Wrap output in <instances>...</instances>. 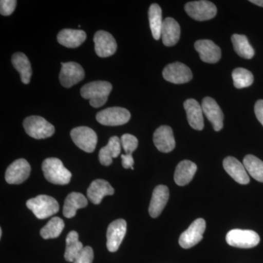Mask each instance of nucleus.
Listing matches in <instances>:
<instances>
[{
  "label": "nucleus",
  "instance_id": "1",
  "mask_svg": "<svg viewBox=\"0 0 263 263\" xmlns=\"http://www.w3.org/2000/svg\"><path fill=\"white\" fill-rule=\"evenodd\" d=\"M111 90L112 85L108 81H93L81 88V95L82 98L89 100L91 106L98 108L105 105Z\"/></svg>",
  "mask_w": 263,
  "mask_h": 263
},
{
  "label": "nucleus",
  "instance_id": "2",
  "mask_svg": "<svg viewBox=\"0 0 263 263\" xmlns=\"http://www.w3.org/2000/svg\"><path fill=\"white\" fill-rule=\"evenodd\" d=\"M42 169L45 178L49 182L58 185L70 183L72 174L59 159L54 157L46 159L43 161Z\"/></svg>",
  "mask_w": 263,
  "mask_h": 263
},
{
  "label": "nucleus",
  "instance_id": "3",
  "mask_svg": "<svg viewBox=\"0 0 263 263\" xmlns=\"http://www.w3.org/2000/svg\"><path fill=\"white\" fill-rule=\"evenodd\" d=\"M27 206L39 219H47L60 210L58 202L48 195H38L27 202Z\"/></svg>",
  "mask_w": 263,
  "mask_h": 263
},
{
  "label": "nucleus",
  "instance_id": "4",
  "mask_svg": "<svg viewBox=\"0 0 263 263\" xmlns=\"http://www.w3.org/2000/svg\"><path fill=\"white\" fill-rule=\"evenodd\" d=\"M23 126L28 136L34 139H45L54 134L55 128L44 118L31 116L24 119Z\"/></svg>",
  "mask_w": 263,
  "mask_h": 263
},
{
  "label": "nucleus",
  "instance_id": "5",
  "mask_svg": "<svg viewBox=\"0 0 263 263\" xmlns=\"http://www.w3.org/2000/svg\"><path fill=\"white\" fill-rule=\"evenodd\" d=\"M226 240L231 247L250 249L258 245L260 238L253 230L234 229L228 232Z\"/></svg>",
  "mask_w": 263,
  "mask_h": 263
},
{
  "label": "nucleus",
  "instance_id": "6",
  "mask_svg": "<svg viewBox=\"0 0 263 263\" xmlns=\"http://www.w3.org/2000/svg\"><path fill=\"white\" fill-rule=\"evenodd\" d=\"M131 114L126 108L111 107L97 114L96 119L105 126H120L125 124L130 119Z\"/></svg>",
  "mask_w": 263,
  "mask_h": 263
},
{
  "label": "nucleus",
  "instance_id": "7",
  "mask_svg": "<svg viewBox=\"0 0 263 263\" xmlns=\"http://www.w3.org/2000/svg\"><path fill=\"white\" fill-rule=\"evenodd\" d=\"M185 11L192 18L199 22L210 20L216 16L217 13L216 5L212 2H190L185 5Z\"/></svg>",
  "mask_w": 263,
  "mask_h": 263
},
{
  "label": "nucleus",
  "instance_id": "8",
  "mask_svg": "<svg viewBox=\"0 0 263 263\" xmlns=\"http://www.w3.org/2000/svg\"><path fill=\"white\" fill-rule=\"evenodd\" d=\"M70 136L76 146L87 153H91L96 148L98 136L91 128L87 127L74 128L71 130Z\"/></svg>",
  "mask_w": 263,
  "mask_h": 263
},
{
  "label": "nucleus",
  "instance_id": "9",
  "mask_svg": "<svg viewBox=\"0 0 263 263\" xmlns=\"http://www.w3.org/2000/svg\"><path fill=\"white\" fill-rule=\"evenodd\" d=\"M162 76L168 82L175 84H182L190 82L193 79L191 70L181 62L169 64L164 67Z\"/></svg>",
  "mask_w": 263,
  "mask_h": 263
},
{
  "label": "nucleus",
  "instance_id": "10",
  "mask_svg": "<svg viewBox=\"0 0 263 263\" xmlns=\"http://www.w3.org/2000/svg\"><path fill=\"white\" fill-rule=\"evenodd\" d=\"M206 223L203 219H197L193 221L187 230L180 236L179 245L183 249H190L197 245L202 239Z\"/></svg>",
  "mask_w": 263,
  "mask_h": 263
},
{
  "label": "nucleus",
  "instance_id": "11",
  "mask_svg": "<svg viewBox=\"0 0 263 263\" xmlns=\"http://www.w3.org/2000/svg\"><path fill=\"white\" fill-rule=\"evenodd\" d=\"M60 81L65 88L72 87L84 79V68L75 62H62Z\"/></svg>",
  "mask_w": 263,
  "mask_h": 263
},
{
  "label": "nucleus",
  "instance_id": "12",
  "mask_svg": "<svg viewBox=\"0 0 263 263\" xmlns=\"http://www.w3.org/2000/svg\"><path fill=\"white\" fill-rule=\"evenodd\" d=\"M31 173L30 164L24 159L14 161L7 169L5 180L10 184H19L28 179Z\"/></svg>",
  "mask_w": 263,
  "mask_h": 263
},
{
  "label": "nucleus",
  "instance_id": "13",
  "mask_svg": "<svg viewBox=\"0 0 263 263\" xmlns=\"http://www.w3.org/2000/svg\"><path fill=\"white\" fill-rule=\"evenodd\" d=\"M94 43L95 52L102 58L112 56L117 51V41L111 34L105 31L100 30L95 33Z\"/></svg>",
  "mask_w": 263,
  "mask_h": 263
},
{
  "label": "nucleus",
  "instance_id": "14",
  "mask_svg": "<svg viewBox=\"0 0 263 263\" xmlns=\"http://www.w3.org/2000/svg\"><path fill=\"white\" fill-rule=\"evenodd\" d=\"M127 233V222L122 219L110 223L107 230V248L110 252H117Z\"/></svg>",
  "mask_w": 263,
  "mask_h": 263
},
{
  "label": "nucleus",
  "instance_id": "15",
  "mask_svg": "<svg viewBox=\"0 0 263 263\" xmlns=\"http://www.w3.org/2000/svg\"><path fill=\"white\" fill-rule=\"evenodd\" d=\"M202 111L212 123L214 130L220 131L224 126V114L216 100L206 97L202 100Z\"/></svg>",
  "mask_w": 263,
  "mask_h": 263
},
{
  "label": "nucleus",
  "instance_id": "16",
  "mask_svg": "<svg viewBox=\"0 0 263 263\" xmlns=\"http://www.w3.org/2000/svg\"><path fill=\"white\" fill-rule=\"evenodd\" d=\"M195 48L202 62L214 64L220 60L221 48L210 40H199L195 42Z\"/></svg>",
  "mask_w": 263,
  "mask_h": 263
},
{
  "label": "nucleus",
  "instance_id": "17",
  "mask_svg": "<svg viewBox=\"0 0 263 263\" xmlns=\"http://www.w3.org/2000/svg\"><path fill=\"white\" fill-rule=\"evenodd\" d=\"M153 140L157 149L163 153H169L176 147L174 133L169 126H161L157 128L154 133Z\"/></svg>",
  "mask_w": 263,
  "mask_h": 263
},
{
  "label": "nucleus",
  "instance_id": "18",
  "mask_svg": "<svg viewBox=\"0 0 263 263\" xmlns=\"http://www.w3.org/2000/svg\"><path fill=\"white\" fill-rule=\"evenodd\" d=\"M223 167L226 172L240 184H247L250 181L245 165L235 157H226L223 161Z\"/></svg>",
  "mask_w": 263,
  "mask_h": 263
},
{
  "label": "nucleus",
  "instance_id": "19",
  "mask_svg": "<svg viewBox=\"0 0 263 263\" xmlns=\"http://www.w3.org/2000/svg\"><path fill=\"white\" fill-rule=\"evenodd\" d=\"M186 110L189 124L196 130H202L204 128L203 111L202 105L194 99H188L183 103Z\"/></svg>",
  "mask_w": 263,
  "mask_h": 263
},
{
  "label": "nucleus",
  "instance_id": "20",
  "mask_svg": "<svg viewBox=\"0 0 263 263\" xmlns=\"http://www.w3.org/2000/svg\"><path fill=\"white\" fill-rule=\"evenodd\" d=\"M168 199L169 190L167 186L159 185L155 189L148 209V212L152 218H157L160 215L168 201Z\"/></svg>",
  "mask_w": 263,
  "mask_h": 263
},
{
  "label": "nucleus",
  "instance_id": "21",
  "mask_svg": "<svg viewBox=\"0 0 263 263\" xmlns=\"http://www.w3.org/2000/svg\"><path fill=\"white\" fill-rule=\"evenodd\" d=\"M114 189L108 181L97 179L90 184L87 190V197L92 203L98 205L103 200L104 197L114 195Z\"/></svg>",
  "mask_w": 263,
  "mask_h": 263
},
{
  "label": "nucleus",
  "instance_id": "22",
  "mask_svg": "<svg viewBox=\"0 0 263 263\" xmlns=\"http://www.w3.org/2000/svg\"><path fill=\"white\" fill-rule=\"evenodd\" d=\"M181 35V28L175 19L168 17L164 19L162 25L161 37L165 46H174L177 44Z\"/></svg>",
  "mask_w": 263,
  "mask_h": 263
},
{
  "label": "nucleus",
  "instance_id": "23",
  "mask_svg": "<svg viewBox=\"0 0 263 263\" xmlns=\"http://www.w3.org/2000/svg\"><path fill=\"white\" fill-rule=\"evenodd\" d=\"M86 34L84 31L77 29H62L57 35V41L62 46L67 48H76L86 41Z\"/></svg>",
  "mask_w": 263,
  "mask_h": 263
},
{
  "label": "nucleus",
  "instance_id": "24",
  "mask_svg": "<svg viewBox=\"0 0 263 263\" xmlns=\"http://www.w3.org/2000/svg\"><path fill=\"white\" fill-rule=\"evenodd\" d=\"M122 143L117 136H113L109 140L107 146L99 152V160L104 166H109L113 162V158H117L121 154Z\"/></svg>",
  "mask_w": 263,
  "mask_h": 263
},
{
  "label": "nucleus",
  "instance_id": "25",
  "mask_svg": "<svg viewBox=\"0 0 263 263\" xmlns=\"http://www.w3.org/2000/svg\"><path fill=\"white\" fill-rule=\"evenodd\" d=\"M197 167L196 164L190 160H183L176 167L174 180L176 184L185 186L193 180Z\"/></svg>",
  "mask_w": 263,
  "mask_h": 263
},
{
  "label": "nucleus",
  "instance_id": "26",
  "mask_svg": "<svg viewBox=\"0 0 263 263\" xmlns=\"http://www.w3.org/2000/svg\"><path fill=\"white\" fill-rule=\"evenodd\" d=\"M88 205V200L83 194L72 193L66 197L63 207V214L66 218L74 217L78 209H83Z\"/></svg>",
  "mask_w": 263,
  "mask_h": 263
},
{
  "label": "nucleus",
  "instance_id": "27",
  "mask_svg": "<svg viewBox=\"0 0 263 263\" xmlns=\"http://www.w3.org/2000/svg\"><path fill=\"white\" fill-rule=\"evenodd\" d=\"M11 61L15 70L20 74L22 83L28 84L32 75V67L29 59L24 53L18 52L13 55Z\"/></svg>",
  "mask_w": 263,
  "mask_h": 263
},
{
  "label": "nucleus",
  "instance_id": "28",
  "mask_svg": "<svg viewBox=\"0 0 263 263\" xmlns=\"http://www.w3.org/2000/svg\"><path fill=\"white\" fill-rule=\"evenodd\" d=\"M79 238V234L76 231L70 232L66 238L65 258L67 262H73L84 248Z\"/></svg>",
  "mask_w": 263,
  "mask_h": 263
},
{
  "label": "nucleus",
  "instance_id": "29",
  "mask_svg": "<svg viewBox=\"0 0 263 263\" xmlns=\"http://www.w3.org/2000/svg\"><path fill=\"white\" fill-rule=\"evenodd\" d=\"M148 20H149L150 28L154 39L158 41L161 37V32H162L164 22L162 21V9L160 5L157 4L151 5L148 9Z\"/></svg>",
  "mask_w": 263,
  "mask_h": 263
},
{
  "label": "nucleus",
  "instance_id": "30",
  "mask_svg": "<svg viewBox=\"0 0 263 263\" xmlns=\"http://www.w3.org/2000/svg\"><path fill=\"white\" fill-rule=\"evenodd\" d=\"M235 51L242 58L250 60L254 55V50L249 43L247 36L234 34L231 37Z\"/></svg>",
  "mask_w": 263,
  "mask_h": 263
},
{
  "label": "nucleus",
  "instance_id": "31",
  "mask_svg": "<svg viewBox=\"0 0 263 263\" xmlns=\"http://www.w3.org/2000/svg\"><path fill=\"white\" fill-rule=\"evenodd\" d=\"M245 165L247 173L254 179L263 182V162L255 156L249 155L243 159Z\"/></svg>",
  "mask_w": 263,
  "mask_h": 263
},
{
  "label": "nucleus",
  "instance_id": "32",
  "mask_svg": "<svg viewBox=\"0 0 263 263\" xmlns=\"http://www.w3.org/2000/svg\"><path fill=\"white\" fill-rule=\"evenodd\" d=\"M65 228V223L60 217L52 218L41 230V235L44 239L58 238Z\"/></svg>",
  "mask_w": 263,
  "mask_h": 263
},
{
  "label": "nucleus",
  "instance_id": "33",
  "mask_svg": "<svg viewBox=\"0 0 263 263\" xmlns=\"http://www.w3.org/2000/svg\"><path fill=\"white\" fill-rule=\"evenodd\" d=\"M232 77L233 79V84L237 89L249 87L254 82V76L252 72L241 67L235 69L232 73Z\"/></svg>",
  "mask_w": 263,
  "mask_h": 263
},
{
  "label": "nucleus",
  "instance_id": "34",
  "mask_svg": "<svg viewBox=\"0 0 263 263\" xmlns=\"http://www.w3.org/2000/svg\"><path fill=\"white\" fill-rule=\"evenodd\" d=\"M121 143H122L123 149L127 155H132L138 146V141L136 137L131 134L123 135L121 138Z\"/></svg>",
  "mask_w": 263,
  "mask_h": 263
},
{
  "label": "nucleus",
  "instance_id": "35",
  "mask_svg": "<svg viewBox=\"0 0 263 263\" xmlns=\"http://www.w3.org/2000/svg\"><path fill=\"white\" fill-rule=\"evenodd\" d=\"M94 252L90 247H85L81 253L78 255L73 263H92Z\"/></svg>",
  "mask_w": 263,
  "mask_h": 263
},
{
  "label": "nucleus",
  "instance_id": "36",
  "mask_svg": "<svg viewBox=\"0 0 263 263\" xmlns=\"http://www.w3.org/2000/svg\"><path fill=\"white\" fill-rule=\"evenodd\" d=\"M16 4L15 0H2L0 2V13L5 16L11 15L14 12Z\"/></svg>",
  "mask_w": 263,
  "mask_h": 263
},
{
  "label": "nucleus",
  "instance_id": "37",
  "mask_svg": "<svg viewBox=\"0 0 263 263\" xmlns=\"http://www.w3.org/2000/svg\"><path fill=\"white\" fill-rule=\"evenodd\" d=\"M254 113L259 122L263 126V100H259L254 105Z\"/></svg>",
  "mask_w": 263,
  "mask_h": 263
},
{
  "label": "nucleus",
  "instance_id": "38",
  "mask_svg": "<svg viewBox=\"0 0 263 263\" xmlns=\"http://www.w3.org/2000/svg\"><path fill=\"white\" fill-rule=\"evenodd\" d=\"M122 166L124 168H131L132 170H134V167H133V164H134V159H133V156L122 155Z\"/></svg>",
  "mask_w": 263,
  "mask_h": 263
},
{
  "label": "nucleus",
  "instance_id": "39",
  "mask_svg": "<svg viewBox=\"0 0 263 263\" xmlns=\"http://www.w3.org/2000/svg\"><path fill=\"white\" fill-rule=\"evenodd\" d=\"M250 3L258 5L259 7H263V0H250Z\"/></svg>",
  "mask_w": 263,
  "mask_h": 263
},
{
  "label": "nucleus",
  "instance_id": "40",
  "mask_svg": "<svg viewBox=\"0 0 263 263\" xmlns=\"http://www.w3.org/2000/svg\"><path fill=\"white\" fill-rule=\"evenodd\" d=\"M2 235H3V230H2V229H0V237H1V238Z\"/></svg>",
  "mask_w": 263,
  "mask_h": 263
}]
</instances>
